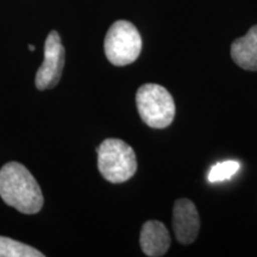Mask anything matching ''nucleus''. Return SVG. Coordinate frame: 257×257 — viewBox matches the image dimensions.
<instances>
[{"mask_svg":"<svg viewBox=\"0 0 257 257\" xmlns=\"http://www.w3.org/2000/svg\"><path fill=\"white\" fill-rule=\"evenodd\" d=\"M105 55L117 67L135 62L142 51V37L133 23L117 21L111 25L104 42Z\"/></svg>","mask_w":257,"mask_h":257,"instance_id":"4","label":"nucleus"},{"mask_svg":"<svg viewBox=\"0 0 257 257\" xmlns=\"http://www.w3.org/2000/svg\"><path fill=\"white\" fill-rule=\"evenodd\" d=\"M231 57L242 69L257 70V25L250 28L245 36L237 38L231 44Z\"/></svg>","mask_w":257,"mask_h":257,"instance_id":"8","label":"nucleus"},{"mask_svg":"<svg viewBox=\"0 0 257 257\" xmlns=\"http://www.w3.org/2000/svg\"><path fill=\"white\" fill-rule=\"evenodd\" d=\"M0 197L24 214L37 213L44 202L36 179L18 162H9L0 169Z\"/></svg>","mask_w":257,"mask_h":257,"instance_id":"1","label":"nucleus"},{"mask_svg":"<svg viewBox=\"0 0 257 257\" xmlns=\"http://www.w3.org/2000/svg\"><path fill=\"white\" fill-rule=\"evenodd\" d=\"M138 113L148 126L165 128L175 117V102L170 93L156 83H146L136 93Z\"/></svg>","mask_w":257,"mask_h":257,"instance_id":"3","label":"nucleus"},{"mask_svg":"<svg viewBox=\"0 0 257 257\" xmlns=\"http://www.w3.org/2000/svg\"><path fill=\"white\" fill-rule=\"evenodd\" d=\"M64 48L57 31H50L44 43V60L36 73L35 83L40 91L55 87L64 67Z\"/></svg>","mask_w":257,"mask_h":257,"instance_id":"5","label":"nucleus"},{"mask_svg":"<svg viewBox=\"0 0 257 257\" xmlns=\"http://www.w3.org/2000/svg\"><path fill=\"white\" fill-rule=\"evenodd\" d=\"M140 244L147 256L160 257L165 255L170 246V234L165 224L159 220L144 223L141 230Z\"/></svg>","mask_w":257,"mask_h":257,"instance_id":"7","label":"nucleus"},{"mask_svg":"<svg viewBox=\"0 0 257 257\" xmlns=\"http://www.w3.org/2000/svg\"><path fill=\"white\" fill-rule=\"evenodd\" d=\"M98 169L106 181L123 184L137 172V159L134 149L118 138H107L96 149Z\"/></svg>","mask_w":257,"mask_h":257,"instance_id":"2","label":"nucleus"},{"mask_svg":"<svg viewBox=\"0 0 257 257\" xmlns=\"http://www.w3.org/2000/svg\"><path fill=\"white\" fill-rule=\"evenodd\" d=\"M29 49H30L31 51H34L35 50V46H31V44H30V46H29Z\"/></svg>","mask_w":257,"mask_h":257,"instance_id":"11","label":"nucleus"},{"mask_svg":"<svg viewBox=\"0 0 257 257\" xmlns=\"http://www.w3.org/2000/svg\"><path fill=\"white\" fill-rule=\"evenodd\" d=\"M239 167V162L232 160L217 163L216 166L212 167L210 174H208V181L219 182L230 179L231 176H233L237 172H238Z\"/></svg>","mask_w":257,"mask_h":257,"instance_id":"10","label":"nucleus"},{"mask_svg":"<svg viewBox=\"0 0 257 257\" xmlns=\"http://www.w3.org/2000/svg\"><path fill=\"white\" fill-rule=\"evenodd\" d=\"M173 229L181 244H191L197 239L200 218L195 205L188 199H179L173 208Z\"/></svg>","mask_w":257,"mask_h":257,"instance_id":"6","label":"nucleus"},{"mask_svg":"<svg viewBox=\"0 0 257 257\" xmlns=\"http://www.w3.org/2000/svg\"><path fill=\"white\" fill-rule=\"evenodd\" d=\"M37 249L9 237L0 236V257H43Z\"/></svg>","mask_w":257,"mask_h":257,"instance_id":"9","label":"nucleus"}]
</instances>
